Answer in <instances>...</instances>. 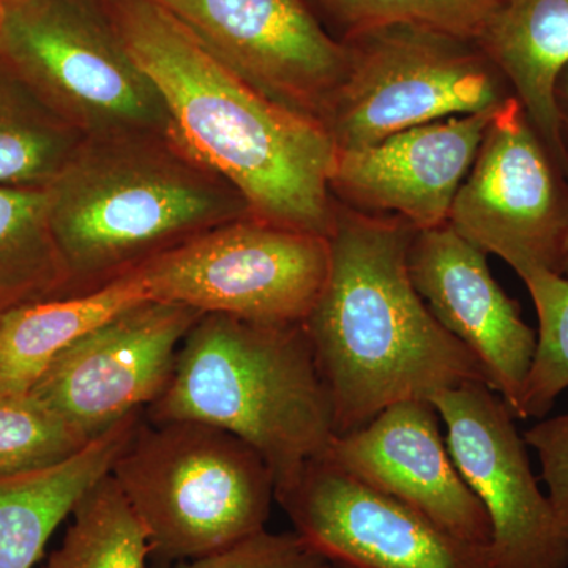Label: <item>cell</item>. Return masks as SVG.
Returning <instances> with one entry per match:
<instances>
[{
	"label": "cell",
	"instance_id": "obj_13",
	"mask_svg": "<svg viewBox=\"0 0 568 568\" xmlns=\"http://www.w3.org/2000/svg\"><path fill=\"white\" fill-rule=\"evenodd\" d=\"M275 499L294 532L338 566L495 568L488 547L459 540L325 457Z\"/></svg>",
	"mask_w": 568,
	"mask_h": 568
},
{
	"label": "cell",
	"instance_id": "obj_23",
	"mask_svg": "<svg viewBox=\"0 0 568 568\" xmlns=\"http://www.w3.org/2000/svg\"><path fill=\"white\" fill-rule=\"evenodd\" d=\"M338 40L392 24L418 26L459 39H480L496 0H305Z\"/></svg>",
	"mask_w": 568,
	"mask_h": 568
},
{
	"label": "cell",
	"instance_id": "obj_15",
	"mask_svg": "<svg viewBox=\"0 0 568 568\" xmlns=\"http://www.w3.org/2000/svg\"><path fill=\"white\" fill-rule=\"evenodd\" d=\"M439 422L432 402L396 403L335 436L325 458L459 540L489 547L491 523L455 466Z\"/></svg>",
	"mask_w": 568,
	"mask_h": 568
},
{
	"label": "cell",
	"instance_id": "obj_6",
	"mask_svg": "<svg viewBox=\"0 0 568 568\" xmlns=\"http://www.w3.org/2000/svg\"><path fill=\"white\" fill-rule=\"evenodd\" d=\"M0 58L84 138L173 133L104 0H6Z\"/></svg>",
	"mask_w": 568,
	"mask_h": 568
},
{
	"label": "cell",
	"instance_id": "obj_19",
	"mask_svg": "<svg viewBox=\"0 0 568 568\" xmlns=\"http://www.w3.org/2000/svg\"><path fill=\"white\" fill-rule=\"evenodd\" d=\"M149 301L138 272L88 293L21 306L0 317V390H31L61 351L119 313Z\"/></svg>",
	"mask_w": 568,
	"mask_h": 568
},
{
	"label": "cell",
	"instance_id": "obj_26",
	"mask_svg": "<svg viewBox=\"0 0 568 568\" xmlns=\"http://www.w3.org/2000/svg\"><path fill=\"white\" fill-rule=\"evenodd\" d=\"M164 568H334L297 532L261 530L204 558L168 564Z\"/></svg>",
	"mask_w": 568,
	"mask_h": 568
},
{
	"label": "cell",
	"instance_id": "obj_10",
	"mask_svg": "<svg viewBox=\"0 0 568 568\" xmlns=\"http://www.w3.org/2000/svg\"><path fill=\"white\" fill-rule=\"evenodd\" d=\"M201 316L168 302L134 305L55 355L32 395L91 443L156 402L173 376L183 339Z\"/></svg>",
	"mask_w": 568,
	"mask_h": 568
},
{
	"label": "cell",
	"instance_id": "obj_3",
	"mask_svg": "<svg viewBox=\"0 0 568 568\" xmlns=\"http://www.w3.org/2000/svg\"><path fill=\"white\" fill-rule=\"evenodd\" d=\"M69 294L97 290L213 227L252 216L173 133L84 138L47 186Z\"/></svg>",
	"mask_w": 568,
	"mask_h": 568
},
{
	"label": "cell",
	"instance_id": "obj_11",
	"mask_svg": "<svg viewBox=\"0 0 568 568\" xmlns=\"http://www.w3.org/2000/svg\"><path fill=\"white\" fill-rule=\"evenodd\" d=\"M447 428V448L491 523L495 568H568L560 532L528 458L525 437L500 395L487 383H466L433 396Z\"/></svg>",
	"mask_w": 568,
	"mask_h": 568
},
{
	"label": "cell",
	"instance_id": "obj_18",
	"mask_svg": "<svg viewBox=\"0 0 568 568\" xmlns=\"http://www.w3.org/2000/svg\"><path fill=\"white\" fill-rule=\"evenodd\" d=\"M141 416L142 410L130 414L59 465L0 478V568H33L39 562L78 500L111 473L140 428Z\"/></svg>",
	"mask_w": 568,
	"mask_h": 568
},
{
	"label": "cell",
	"instance_id": "obj_21",
	"mask_svg": "<svg viewBox=\"0 0 568 568\" xmlns=\"http://www.w3.org/2000/svg\"><path fill=\"white\" fill-rule=\"evenodd\" d=\"M82 140L0 58V186L44 189Z\"/></svg>",
	"mask_w": 568,
	"mask_h": 568
},
{
	"label": "cell",
	"instance_id": "obj_14",
	"mask_svg": "<svg viewBox=\"0 0 568 568\" xmlns=\"http://www.w3.org/2000/svg\"><path fill=\"white\" fill-rule=\"evenodd\" d=\"M407 264L429 312L476 355L489 386L518 418L537 332L523 320L517 301L496 282L488 254L444 223L417 231Z\"/></svg>",
	"mask_w": 568,
	"mask_h": 568
},
{
	"label": "cell",
	"instance_id": "obj_9",
	"mask_svg": "<svg viewBox=\"0 0 568 568\" xmlns=\"http://www.w3.org/2000/svg\"><path fill=\"white\" fill-rule=\"evenodd\" d=\"M447 223L518 276L559 274L568 230V175L548 151L517 97L491 115Z\"/></svg>",
	"mask_w": 568,
	"mask_h": 568
},
{
	"label": "cell",
	"instance_id": "obj_25",
	"mask_svg": "<svg viewBox=\"0 0 568 568\" xmlns=\"http://www.w3.org/2000/svg\"><path fill=\"white\" fill-rule=\"evenodd\" d=\"M88 444L31 390H0V478L59 465Z\"/></svg>",
	"mask_w": 568,
	"mask_h": 568
},
{
	"label": "cell",
	"instance_id": "obj_30",
	"mask_svg": "<svg viewBox=\"0 0 568 568\" xmlns=\"http://www.w3.org/2000/svg\"><path fill=\"white\" fill-rule=\"evenodd\" d=\"M3 10H6V0H0V28H2Z\"/></svg>",
	"mask_w": 568,
	"mask_h": 568
},
{
	"label": "cell",
	"instance_id": "obj_31",
	"mask_svg": "<svg viewBox=\"0 0 568 568\" xmlns=\"http://www.w3.org/2000/svg\"><path fill=\"white\" fill-rule=\"evenodd\" d=\"M332 564H334V562H332ZM334 568H346V567L338 566V564H334Z\"/></svg>",
	"mask_w": 568,
	"mask_h": 568
},
{
	"label": "cell",
	"instance_id": "obj_7",
	"mask_svg": "<svg viewBox=\"0 0 568 568\" xmlns=\"http://www.w3.org/2000/svg\"><path fill=\"white\" fill-rule=\"evenodd\" d=\"M342 41L346 70L323 119L336 151L443 119L493 112L515 97L474 40L392 24Z\"/></svg>",
	"mask_w": 568,
	"mask_h": 568
},
{
	"label": "cell",
	"instance_id": "obj_12",
	"mask_svg": "<svg viewBox=\"0 0 568 568\" xmlns=\"http://www.w3.org/2000/svg\"><path fill=\"white\" fill-rule=\"evenodd\" d=\"M156 2L254 89L323 122L345 74L347 51L305 0Z\"/></svg>",
	"mask_w": 568,
	"mask_h": 568
},
{
	"label": "cell",
	"instance_id": "obj_1",
	"mask_svg": "<svg viewBox=\"0 0 568 568\" xmlns=\"http://www.w3.org/2000/svg\"><path fill=\"white\" fill-rule=\"evenodd\" d=\"M104 2L183 148L230 182L254 219L331 237L336 148L324 123L242 80L156 0Z\"/></svg>",
	"mask_w": 568,
	"mask_h": 568
},
{
	"label": "cell",
	"instance_id": "obj_2",
	"mask_svg": "<svg viewBox=\"0 0 568 568\" xmlns=\"http://www.w3.org/2000/svg\"><path fill=\"white\" fill-rule=\"evenodd\" d=\"M416 233L398 216L336 209L327 280L304 323L336 436L396 403L429 402L466 383L489 386L484 365L439 324L410 280Z\"/></svg>",
	"mask_w": 568,
	"mask_h": 568
},
{
	"label": "cell",
	"instance_id": "obj_24",
	"mask_svg": "<svg viewBox=\"0 0 568 568\" xmlns=\"http://www.w3.org/2000/svg\"><path fill=\"white\" fill-rule=\"evenodd\" d=\"M519 278L536 306L538 332L518 418H541L568 387V280L541 268Z\"/></svg>",
	"mask_w": 568,
	"mask_h": 568
},
{
	"label": "cell",
	"instance_id": "obj_17",
	"mask_svg": "<svg viewBox=\"0 0 568 568\" xmlns=\"http://www.w3.org/2000/svg\"><path fill=\"white\" fill-rule=\"evenodd\" d=\"M477 43L568 175V149L555 104L556 81L568 63V0H496Z\"/></svg>",
	"mask_w": 568,
	"mask_h": 568
},
{
	"label": "cell",
	"instance_id": "obj_16",
	"mask_svg": "<svg viewBox=\"0 0 568 568\" xmlns=\"http://www.w3.org/2000/svg\"><path fill=\"white\" fill-rule=\"evenodd\" d=\"M493 114L443 119L365 148L336 151L331 174L336 203L398 216L417 231L447 223Z\"/></svg>",
	"mask_w": 568,
	"mask_h": 568
},
{
	"label": "cell",
	"instance_id": "obj_8",
	"mask_svg": "<svg viewBox=\"0 0 568 568\" xmlns=\"http://www.w3.org/2000/svg\"><path fill=\"white\" fill-rule=\"evenodd\" d=\"M331 244L254 216L213 227L134 271L149 301L263 324H304L323 293Z\"/></svg>",
	"mask_w": 568,
	"mask_h": 568
},
{
	"label": "cell",
	"instance_id": "obj_29",
	"mask_svg": "<svg viewBox=\"0 0 568 568\" xmlns=\"http://www.w3.org/2000/svg\"><path fill=\"white\" fill-rule=\"evenodd\" d=\"M559 275L568 280V230L566 244H564L562 260H560Z\"/></svg>",
	"mask_w": 568,
	"mask_h": 568
},
{
	"label": "cell",
	"instance_id": "obj_4",
	"mask_svg": "<svg viewBox=\"0 0 568 568\" xmlns=\"http://www.w3.org/2000/svg\"><path fill=\"white\" fill-rule=\"evenodd\" d=\"M152 424L201 422L252 446L274 474L275 497L335 439L331 396L304 324L205 313L190 328L173 376L149 406Z\"/></svg>",
	"mask_w": 568,
	"mask_h": 568
},
{
	"label": "cell",
	"instance_id": "obj_22",
	"mask_svg": "<svg viewBox=\"0 0 568 568\" xmlns=\"http://www.w3.org/2000/svg\"><path fill=\"white\" fill-rule=\"evenodd\" d=\"M61 548L44 568H149L148 532L110 474L78 500Z\"/></svg>",
	"mask_w": 568,
	"mask_h": 568
},
{
	"label": "cell",
	"instance_id": "obj_27",
	"mask_svg": "<svg viewBox=\"0 0 568 568\" xmlns=\"http://www.w3.org/2000/svg\"><path fill=\"white\" fill-rule=\"evenodd\" d=\"M526 446L537 452L541 477L560 532L568 538V413L526 429Z\"/></svg>",
	"mask_w": 568,
	"mask_h": 568
},
{
	"label": "cell",
	"instance_id": "obj_28",
	"mask_svg": "<svg viewBox=\"0 0 568 568\" xmlns=\"http://www.w3.org/2000/svg\"><path fill=\"white\" fill-rule=\"evenodd\" d=\"M555 104L558 112L560 132L568 149V63L560 71L555 85Z\"/></svg>",
	"mask_w": 568,
	"mask_h": 568
},
{
	"label": "cell",
	"instance_id": "obj_5",
	"mask_svg": "<svg viewBox=\"0 0 568 568\" xmlns=\"http://www.w3.org/2000/svg\"><path fill=\"white\" fill-rule=\"evenodd\" d=\"M111 476L144 526L152 555L166 566L261 532L275 499L264 458L201 422H141Z\"/></svg>",
	"mask_w": 568,
	"mask_h": 568
},
{
	"label": "cell",
	"instance_id": "obj_20",
	"mask_svg": "<svg viewBox=\"0 0 568 568\" xmlns=\"http://www.w3.org/2000/svg\"><path fill=\"white\" fill-rule=\"evenodd\" d=\"M67 294L69 274L52 237L44 189L0 186V317Z\"/></svg>",
	"mask_w": 568,
	"mask_h": 568
}]
</instances>
